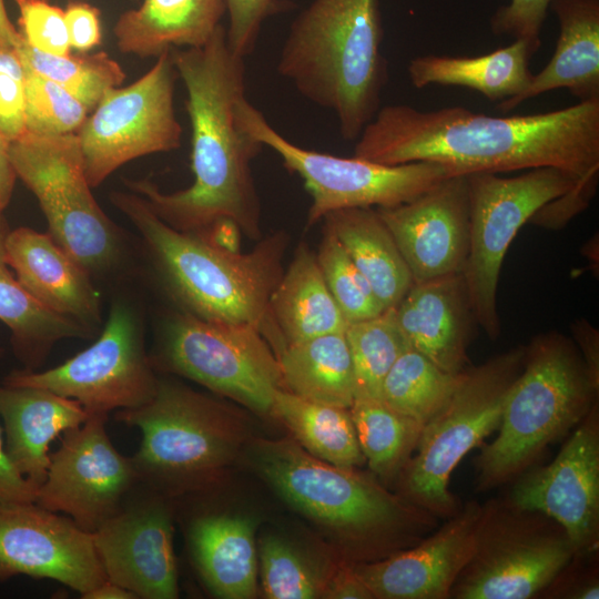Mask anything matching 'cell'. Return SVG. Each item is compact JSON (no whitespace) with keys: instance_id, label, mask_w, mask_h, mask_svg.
Here are the masks:
<instances>
[{"instance_id":"6da1fadb","label":"cell","mask_w":599,"mask_h":599,"mask_svg":"<svg viewBox=\"0 0 599 599\" xmlns=\"http://www.w3.org/2000/svg\"><path fill=\"white\" fill-rule=\"evenodd\" d=\"M354 155L387 165L436 163L449 176L554 167L591 200L599 176V99L510 116L390 104L363 129Z\"/></svg>"},{"instance_id":"7a4b0ae2","label":"cell","mask_w":599,"mask_h":599,"mask_svg":"<svg viewBox=\"0 0 599 599\" xmlns=\"http://www.w3.org/2000/svg\"><path fill=\"white\" fill-rule=\"evenodd\" d=\"M171 53L186 89L193 182L172 193L146 179L125 180V185L176 230L203 232L230 221L247 237L258 238L261 206L251 162L263 145L236 116L246 89L244 58L231 50L222 24L203 47Z\"/></svg>"},{"instance_id":"3957f363","label":"cell","mask_w":599,"mask_h":599,"mask_svg":"<svg viewBox=\"0 0 599 599\" xmlns=\"http://www.w3.org/2000/svg\"><path fill=\"white\" fill-rule=\"evenodd\" d=\"M110 200L140 233L166 290L183 312L210 322L252 325L278 355L284 343L271 316L270 298L284 272V232L241 253L206 232L170 226L134 192H112Z\"/></svg>"},{"instance_id":"277c9868","label":"cell","mask_w":599,"mask_h":599,"mask_svg":"<svg viewBox=\"0 0 599 599\" xmlns=\"http://www.w3.org/2000/svg\"><path fill=\"white\" fill-rule=\"evenodd\" d=\"M379 0H314L293 22L278 73L357 140L380 108L387 80Z\"/></svg>"},{"instance_id":"5b68a950","label":"cell","mask_w":599,"mask_h":599,"mask_svg":"<svg viewBox=\"0 0 599 599\" xmlns=\"http://www.w3.org/2000/svg\"><path fill=\"white\" fill-rule=\"evenodd\" d=\"M598 388L572 341L558 332L537 335L525 346L498 435L477 458L478 489L519 474L548 444L578 425L596 402Z\"/></svg>"},{"instance_id":"8992f818","label":"cell","mask_w":599,"mask_h":599,"mask_svg":"<svg viewBox=\"0 0 599 599\" xmlns=\"http://www.w3.org/2000/svg\"><path fill=\"white\" fill-rule=\"evenodd\" d=\"M115 419L141 430L131 457L139 485L164 497L212 483L245 438V426L227 406L165 380L148 403L119 410Z\"/></svg>"},{"instance_id":"52a82bcc","label":"cell","mask_w":599,"mask_h":599,"mask_svg":"<svg viewBox=\"0 0 599 599\" xmlns=\"http://www.w3.org/2000/svg\"><path fill=\"white\" fill-rule=\"evenodd\" d=\"M469 244L463 270L471 314L486 335H500L497 290L507 250L519 229L550 204L560 225L590 203L578 183L554 167L526 170L515 176L497 173L467 175Z\"/></svg>"},{"instance_id":"ba28073f","label":"cell","mask_w":599,"mask_h":599,"mask_svg":"<svg viewBox=\"0 0 599 599\" xmlns=\"http://www.w3.org/2000/svg\"><path fill=\"white\" fill-rule=\"evenodd\" d=\"M258 473L297 510L353 538L392 532L410 522L430 526L434 515L405 504L375 480L321 460L295 440L256 441Z\"/></svg>"},{"instance_id":"9c48e42d","label":"cell","mask_w":599,"mask_h":599,"mask_svg":"<svg viewBox=\"0 0 599 599\" xmlns=\"http://www.w3.org/2000/svg\"><path fill=\"white\" fill-rule=\"evenodd\" d=\"M524 357L520 346L470 366L449 400L424 424L416 455L402 470L403 490L410 504L435 517L458 511L448 489L450 475L466 454L498 429Z\"/></svg>"},{"instance_id":"30bf717a","label":"cell","mask_w":599,"mask_h":599,"mask_svg":"<svg viewBox=\"0 0 599 599\" xmlns=\"http://www.w3.org/2000/svg\"><path fill=\"white\" fill-rule=\"evenodd\" d=\"M10 158L17 177L35 196L53 240L89 273L114 264L121 252L120 232L91 192L77 133L24 132L10 142Z\"/></svg>"},{"instance_id":"8fae6325","label":"cell","mask_w":599,"mask_h":599,"mask_svg":"<svg viewBox=\"0 0 599 599\" xmlns=\"http://www.w3.org/2000/svg\"><path fill=\"white\" fill-rule=\"evenodd\" d=\"M236 116L251 136L273 150L283 165L303 180L312 197L309 225L338 210L408 202L449 177L444 166L430 162L387 165L306 150L280 134L246 95L237 103Z\"/></svg>"},{"instance_id":"7c38bea8","label":"cell","mask_w":599,"mask_h":599,"mask_svg":"<svg viewBox=\"0 0 599 599\" xmlns=\"http://www.w3.org/2000/svg\"><path fill=\"white\" fill-rule=\"evenodd\" d=\"M155 361L258 413H270L275 393L284 388L273 347L252 325L175 314L164 328Z\"/></svg>"},{"instance_id":"4fadbf2b","label":"cell","mask_w":599,"mask_h":599,"mask_svg":"<svg viewBox=\"0 0 599 599\" xmlns=\"http://www.w3.org/2000/svg\"><path fill=\"white\" fill-rule=\"evenodd\" d=\"M177 78L172 53L166 51L141 78L104 93L77 133L91 187L134 159L180 148L182 126L174 109Z\"/></svg>"},{"instance_id":"5bb4252c","label":"cell","mask_w":599,"mask_h":599,"mask_svg":"<svg viewBox=\"0 0 599 599\" xmlns=\"http://www.w3.org/2000/svg\"><path fill=\"white\" fill-rule=\"evenodd\" d=\"M575 556L565 530L554 520L541 521V514L484 507L475 554L449 597L531 598L555 582Z\"/></svg>"},{"instance_id":"9a60e30c","label":"cell","mask_w":599,"mask_h":599,"mask_svg":"<svg viewBox=\"0 0 599 599\" xmlns=\"http://www.w3.org/2000/svg\"><path fill=\"white\" fill-rule=\"evenodd\" d=\"M158 383L138 317L120 302L87 349L44 372L14 370L3 380L10 386L44 388L78 400L89 413L105 414L144 405Z\"/></svg>"},{"instance_id":"2e32d148","label":"cell","mask_w":599,"mask_h":599,"mask_svg":"<svg viewBox=\"0 0 599 599\" xmlns=\"http://www.w3.org/2000/svg\"><path fill=\"white\" fill-rule=\"evenodd\" d=\"M108 414L89 413L79 427L64 433L50 454L45 480L35 504L67 515L80 528L94 532L115 515L139 486L132 458L121 455L110 440Z\"/></svg>"},{"instance_id":"e0dca14e","label":"cell","mask_w":599,"mask_h":599,"mask_svg":"<svg viewBox=\"0 0 599 599\" xmlns=\"http://www.w3.org/2000/svg\"><path fill=\"white\" fill-rule=\"evenodd\" d=\"M59 581L81 597L106 580L93 534L35 502L0 506V582Z\"/></svg>"},{"instance_id":"ac0fdd59","label":"cell","mask_w":599,"mask_h":599,"mask_svg":"<svg viewBox=\"0 0 599 599\" xmlns=\"http://www.w3.org/2000/svg\"><path fill=\"white\" fill-rule=\"evenodd\" d=\"M510 505L556 521L567 534L576 554L595 550L599 537L597 400L556 458L516 484Z\"/></svg>"},{"instance_id":"d6986e66","label":"cell","mask_w":599,"mask_h":599,"mask_svg":"<svg viewBox=\"0 0 599 599\" xmlns=\"http://www.w3.org/2000/svg\"><path fill=\"white\" fill-rule=\"evenodd\" d=\"M92 534L106 580L138 598L179 597L172 516L164 496L148 489L144 496L126 498Z\"/></svg>"},{"instance_id":"ffe728a7","label":"cell","mask_w":599,"mask_h":599,"mask_svg":"<svg viewBox=\"0 0 599 599\" xmlns=\"http://www.w3.org/2000/svg\"><path fill=\"white\" fill-rule=\"evenodd\" d=\"M414 283L461 273L469 244L467 176H449L413 200L376 209Z\"/></svg>"},{"instance_id":"44dd1931","label":"cell","mask_w":599,"mask_h":599,"mask_svg":"<svg viewBox=\"0 0 599 599\" xmlns=\"http://www.w3.org/2000/svg\"><path fill=\"white\" fill-rule=\"evenodd\" d=\"M483 516L484 507L470 502L414 548L353 568L374 598H449L475 554Z\"/></svg>"},{"instance_id":"7402d4cb","label":"cell","mask_w":599,"mask_h":599,"mask_svg":"<svg viewBox=\"0 0 599 599\" xmlns=\"http://www.w3.org/2000/svg\"><path fill=\"white\" fill-rule=\"evenodd\" d=\"M4 255L22 287L48 309L91 331L101 322L90 273L50 235L27 226L9 230Z\"/></svg>"},{"instance_id":"603a6c76","label":"cell","mask_w":599,"mask_h":599,"mask_svg":"<svg viewBox=\"0 0 599 599\" xmlns=\"http://www.w3.org/2000/svg\"><path fill=\"white\" fill-rule=\"evenodd\" d=\"M394 309L409 347L449 373L470 367L467 347L474 316L463 273L413 283Z\"/></svg>"},{"instance_id":"cb8c5ba5","label":"cell","mask_w":599,"mask_h":599,"mask_svg":"<svg viewBox=\"0 0 599 599\" xmlns=\"http://www.w3.org/2000/svg\"><path fill=\"white\" fill-rule=\"evenodd\" d=\"M0 417L9 456L40 487L50 464V444L60 434L81 426L89 412L78 400L44 388L2 384Z\"/></svg>"},{"instance_id":"d4e9b609","label":"cell","mask_w":599,"mask_h":599,"mask_svg":"<svg viewBox=\"0 0 599 599\" xmlns=\"http://www.w3.org/2000/svg\"><path fill=\"white\" fill-rule=\"evenodd\" d=\"M550 8L559 24L555 52L522 92L497 104L502 112L557 89L579 101L599 99V0H554Z\"/></svg>"},{"instance_id":"484cf974","label":"cell","mask_w":599,"mask_h":599,"mask_svg":"<svg viewBox=\"0 0 599 599\" xmlns=\"http://www.w3.org/2000/svg\"><path fill=\"white\" fill-rule=\"evenodd\" d=\"M225 13V0H140L119 16L113 34L122 53L158 58L173 49L203 47Z\"/></svg>"},{"instance_id":"4316f807","label":"cell","mask_w":599,"mask_h":599,"mask_svg":"<svg viewBox=\"0 0 599 599\" xmlns=\"http://www.w3.org/2000/svg\"><path fill=\"white\" fill-rule=\"evenodd\" d=\"M255 521L247 516L207 514L193 519L189 545L206 587L219 598L250 599L257 589Z\"/></svg>"},{"instance_id":"83f0119b","label":"cell","mask_w":599,"mask_h":599,"mask_svg":"<svg viewBox=\"0 0 599 599\" xmlns=\"http://www.w3.org/2000/svg\"><path fill=\"white\" fill-rule=\"evenodd\" d=\"M534 54L526 40L515 39L511 44L483 55H418L408 62L407 73L417 89L433 84L463 87L500 102L527 88L532 78L528 63Z\"/></svg>"},{"instance_id":"f1b7e54d","label":"cell","mask_w":599,"mask_h":599,"mask_svg":"<svg viewBox=\"0 0 599 599\" xmlns=\"http://www.w3.org/2000/svg\"><path fill=\"white\" fill-rule=\"evenodd\" d=\"M270 312L284 346L325 334L344 333L347 327L324 281L316 255L305 244L298 245L275 286Z\"/></svg>"},{"instance_id":"f546056e","label":"cell","mask_w":599,"mask_h":599,"mask_svg":"<svg viewBox=\"0 0 599 599\" xmlns=\"http://www.w3.org/2000/svg\"><path fill=\"white\" fill-rule=\"evenodd\" d=\"M344 250L366 277L385 309L395 307L413 285L409 268L375 207H353L324 216Z\"/></svg>"},{"instance_id":"4dcf8cb0","label":"cell","mask_w":599,"mask_h":599,"mask_svg":"<svg viewBox=\"0 0 599 599\" xmlns=\"http://www.w3.org/2000/svg\"><path fill=\"white\" fill-rule=\"evenodd\" d=\"M277 358L284 389L313 402L349 409L355 397V379L345 332L287 344Z\"/></svg>"},{"instance_id":"1f68e13d","label":"cell","mask_w":599,"mask_h":599,"mask_svg":"<svg viewBox=\"0 0 599 599\" xmlns=\"http://www.w3.org/2000/svg\"><path fill=\"white\" fill-rule=\"evenodd\" d=\"M8 224L0 216V322L11 333L16 355L34 370L58 341L89 338L94 333L84 325L59 315L34 300L18 282L4 255Z\"/></svg>"},{"instance_id":"d6a6232c","label":"cell","mask_w":599,"mask_h":599,"mask_svg":"<svg viewBox=\"0 0 599 599\" xmlns=\"http://www.w3.org/2000/svg\"><path fill=\"white\" fill-rule=\"evenodd\" d=\"M270 413L314 457L343 468H355L366 461L348 408L313 402L281 388L274 395Z\"/></svg>"},{"instance_id":"836d02e7","label":"cell","mask_w":599,"mask_h":599,"mask_svg":"<svg viewBox=\"0 0 599 599\" xmlns=\"http://www.w3.org/2000/svg\"><path fill=\"white\" fill-rule=\"evenodd\" d=\"M349 413L370 469L385 479L402 471L417 447L424 425L376 398L355 397Z\"/></svg>"},{"instance_id":"e575fe53","label":"cell","mask_w":599,"mask_h":599,"mask_svg":"<svg viewBox=\"0 0 599 599\" xmlns=\"http://www.w3.org/2000/svg\"><path fill=\"white\" fill-rule=\"evenodd\" d=\"M466 370L446 372L407 347L385 376L379 399L424 425L449 400Z\"/></svg>"},{"instance_id":"d590c367","label":"cell","mask_w":599,"mask_h":599,"mask_svg":"<svg viewBox=\"0 0 599 599\" xmlns=\"http://www.w3.org/2000/svg\"><path fill=\"white\" fill-rule=\"evenodd\" d=\"M16 50L26 68L64 88L90 112L126 77L121 64L104 51L53 55L31 48L22 37Z\"/></svg>"},{"instance_id":"8d00e7d4","label":"cell","mask_w":599,"mask_h":599,"mask_svg":"<svg viewBox=\"0 0 599 599\" xmlns=\"http://www.w3.org/2000/svg\"><path fill=\"white\" fill-rule=\"evenodd\" d=\"M345 337L353 363L355 397L379 399L385 376L409 347L397 324L394 307L375 317L347 324Z\"/></svg>"},{"instance_id":"74e56055","label":"cell","mask_w":599,"mask_h":599,"mask_svg":"<svg viewBox=\"0 0 599 599\" xmlns=\"http://www.w3.org/2000/svg\"><path fill=\"white\" fill-rule=\"evenodd\" d=\"M262 588L268 599L323 597L326 581L322 570L288 540L266 535L258 544Z\"/></svg>"},{"instance_id":"f35d334b","label":"cell","mask_w":599,"mask_h":599,"mask_svg":"<svg viewBox=\"0 0 599 599\" xmlns=\"http://www.w3.org/2000/svg\"><path fill=\"white\" fill-rule=\"evenodd\" d=\"M315 255L324 281L347 324L375 317L385 311L366 277L325 224Z\"/></svg>"},{"instance_id":"ab89813d","label":"cell","mask_w":599,"mask_h":599,"mask_svg":"<svg viewBox=\"0 0 599 599\" xmlns=\"http://www.w3.org/2000/svg\"><path fill=\"white\" fill-rule=\"evenodd\" d=\"M24 72L26 132L37 135L78 133L90 110L58 83L26 67Z\"/></svg>"},{"instance_id":"60d3db41","label":"cell","mask_w":599,"mask_h":599,"mask_svg":"<svg viewBox=\"0 0 599 599\" xmlns=\"http://www.w3.org/2000/svg\"><path fill=\"white\" fill-rule=\"evenodd\" d=\"M14 3L19 32L31 48L53 55L70 53L64 9L49 0H14Z\"/></svg>"},{"instance_id":"b9f144b4","label":"cell","mask_w":599,"mask_h":599,"mask_svg":"<svg viewBox=\"0 0 599 599\" xmlns=\"http://www.w3.org/2000/svg\"><path fill=\"white\" fill-rule=\"evenodd\" d=\"M26 72L16 48L0 44V133L10 142L26 132Z\"/></svg>"},{"instance_id":"7bdbcfd3","label":"cell","mask_w":599,"mask_h":599,"mask_svg":"<svg viewBox=\"0 0 599 599\" xmlns=\"http://www.w3.org/2000/svg\"><path fill=\"white\" fill-rule=\"evenodd\" d=\"M554 0H510L490 19L494 34L526 40L535 52L540 48V33Z\"/></svg>"},{"instance_id":"ee69618b","label":"cell","mask_w":599,"mask_h":599,"mask_svg":"<svg viewBox=\"0 0 599 599\" xmlns=\"http://www.w3.org/2000/svg\"><path fill=\"white\" fill-rule=\"evenodd\" d=\"M229 27L226 40L240 57L250 54L263 21L274 11L276 0H225Z\"/></svg>"},{"instance_id":"f6af8a7d","label":"cell","mask_w":599,"mask_h":599,"mask_svg":"<svg viewBox=\"0 0 599 599\" xmlns=\"http://www.w3.org/2000/svg\"><path fill=\"white\" fill-rule=\"evenodd\" d=\"M64 19L71 49L88 52L101 44V12L89 1H68Z\"/></svg>"},{"instance_id":"bcb514c9","label":"cell","mask_w":599,"mask_h":599,"mask_svg":"<svg viewBox=\"0 0 599 599\" xmlns=\"http://www.w3.org/2000/svg\"><path fill=\"white\" fill-rule=\"evenodd\" d=\"M38 489L9 456L0 425V506L35 502Z\"/></svg>"},{"instance_id":"7dc6e473","label":"cell","mask_w":599,"mask_h":599,"mask_svg":"<svg viewBox=\"0 0 599 599\" xmlns=\"http://www.w3.org/2000/svg\"><path fill=\"white\" fill-rule=\"evenodd\" d=\"M571 333L591 380L599 386L598 329L589 321L579 318L571 324Z\"/></svg>"},{"instance_id":"c3c4849f","label":"cell","mask_w":599,"mask_h":599,"mask_svg":"<svg viewBox=\"0 0 599 599\" xmlns=\"http://www.w3.org/2000/svg\"><path fill=\"white\" fill-rule=\"evenodd\" d=\"M323 597L329 599L374 598L353 567L339 568L332 577H328Z\"/></svg>"},{"instance_id":"681fc988","label":"cell","mask_w":599,"mask_h":599,"mask_svg":"<svg viewBox=\"0 0 599 599\" xmlns=\"http://www.w3.org/2000/svg\"><path fill=\"white\" fill-rule=\"evenodd\" d=\"M17 179L10 158V141L0 133V216L11 200Z\"/></svg>"},{"instance_id":"f907efd6","label":"cell","mask_w":599,"mask_h":599,"mask_svg":"<svg viewBox=\"0 0 599 599\" xmlns=\"http://www.w3.org/2000/svg\"><path fill=\"white\" fill-rule=\"evenodd\" d=\"M83 599H136L138 597L130 590L109 580L103 581L89 592Z\"/></svg>"},{"instance_id":"816d5d0a","label":"cell","mask_w":599,"mask_h":599,"mask_svg":"<svg viewBox=\"0 0 599 599\" xmlns=\"http://www.w3.org/2000/svg\"><path fill=\"white\" fill-rule=\"evenodd\" d=\"M21 41V34L11 22L4 1L0 0V44L17 48Z\"/></svg>"},{"instance_id":"f5cc1de1","label":"cell","mask_w":599,"mask_h":599,"mask_svg":"<svg viewBox=\"0 0 599 599\" xmlns=\"http://www.w3.org/2000/svg\"><path fill=\"white\" fill-rule=\"evenodd\" d=\"M3 353H4V351L0 347V359H1L2 356H3Z\"/></svg>"},{"instance_id":"db71d44e","label":"cell","mask_w":599,"mask_h":599,"mask_svg":"<svg viewBox=\"0 0 599 599\" xmlns=\"http://www.w3.org/2000/svg\"><path fill=\"white\" fill-rule=\"evenodd\" d=\"M68 1H70V0H68ZM84 1H88V0H84ZM126 1L138 2L140 0H126Z\"/></svg>"}]
</instances>
